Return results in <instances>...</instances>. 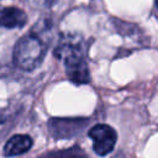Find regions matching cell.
<instances>
[{"instance_id": "6da1fadb", "label": "cell", "mask_w": 158, "mask_h": 158, "mask_svg": "<svg viewBox=\"0 0 158 158\" xmlns=\"http://www.w3.org/2000/svg\"><path fill=\"white\" fill-rule=\"evenodd\" d=\"M54 56L63 62L65 73L73 83L80 85L90 81L83 46L74 37L63 36L54 49Z\"/></svg>"}, {"instance_id": "8992f818", "label": "cell", "mask_w": 158, "mask_h": 158, "mask_svg": "<svg viewBox=\"0 0 158 158\" xmlns=\"http://www.w3.org/2000/svg\"><path fill=\"white\" fill-rule=\"evenodd\" d=\"M31 147H32V138L30 136L15 135L6 141L2 152L6 157H14L26 153Z\"/></svg>"}, {"instance_id": "52a82bcc", "label": "cell", "mask_w": 158, "mask_h": 158, "mask_svg": "<svg viewBox=\"0 0 158 158\" xmlns=\"http://www.w3.org/2000/svg\"><path fill=\"white\" fill-rule=\"evenodd\" d=\"M40 158H86L84 152L78 148V147H73L69 149H64V151H56V152H49L47 154L41 156Z\"/></svg>"}, {"instance_id": "3957f363", "label": "cell", "mask_w": 158, "mask_h": 158, "mask_svg": "<svg viewBox=\"0 0 158 158\" xmlns=\"http://www.w3.org/2000/svg\"><path fill=\"white\" fill-rule=\"evenodd\" d=\"M89 137L93 141V149L98 156H106L109 154L116 143L117 133L116 131L105 123H99L90 128Z\"/></svg>"}, {"instance_id": "7a4b0ae2", "label": "cell", "mask_w": 158, "mask_h": 158, "mask_svg": "<svg viewBox=\"0 0 158 158\" xmlns=\"http://www.w3.org/2000/svg\"><path fill=\"white\" fill-rule=\"evenodd\" d=\"M47 44L41 36L36 33H28L21 37L14 48L12 59L17 68L30 72L37 68L46 54Z\"/></svg>"}, {"instance_id": "ba28073f", "label": "cell", "mask_w": 158, "mask_h": 158, "mask_svg": "<svg viewBox=\"0 0 158 158\" xmlns=\"http://www.w3.org/2000/svg\"><path fill=\"white\" fill-rule=\"evenodd\" d=\"M156 5H157V7H158V0H157V1H156Z\"/></svg>"}, {"instance_id": "5b68a950", "label": "cell", "mask_w": 158, "mask_h": 158, "mask_svg": "<svg viewBox=\"0 0 158 158\" xmlns=\"http://www.w3.org/2000/svg\"><path fill=\"white\" fill-rule=\"evenodd\" d=\"M27 22V15L19 7H4L0 9V27L5 28H20Z\"/></svg>"}, {"instance_id": "277c9868", "label": "cell", "mask_w": 158, "mask_h": 158, "mask_svg": "<svg viewBox=\"0 0 158 158\" xmlns=\"http://www.w3.org/2000/svg\"><path fill=\"white\" fill-rule=\"evenodd\" d=\"M84 126H85L84 121H78V120L56 118V120L49 121L51 132L57 138H69V137L77 135Z\"/></svg>"}]
</instances>
